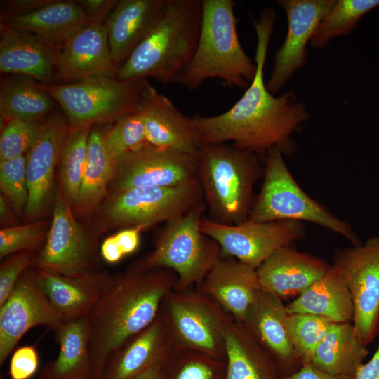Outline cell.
<instances>
[{
  "instance_id": "1",
  "label": "cell",
  "mask_w": 379,
  "mask_h": 379,
  "mask_svg": "<svg viewBox=\"0 0 379 379\" xmlns=\"http://www.w3.org/2000/svg\"><path fill=\"white\" fill-rule=\"evenodd\" d=\"M277 18L275 11L264 8L258 20H253L257 36L254 60L256 74L239 100L227 111L215 116L191 117L199 145L232 142L234 147L255 153L265 161L273 147L284 156L297 151L292 139L310 114L295 92L287 91L276 97L266 86L264 69L270 38Z\"/></svg>"
},
{
  "instance_id": "2",
  "label": "cell",
  "mask_w": 379,
  "mask_h": 379,
  "mask_svg": "<svg viewBox=\"0 0 379 379\" xmlns=\"http://www.w3.org/2000/svg\"><path fill=\"white\" fill-rule=\"evenodd\" d=\"M176 281L170 269L145 268L137 262L111 277L87 317L95 379L101 378L107 360L117 350L154 321Z\"/></svg>"
},
{
  "instance_id": "3",
  "label": "cell",
  "mask_w": 379,
  "mask_h": 379,
  "mask_svg": "<svg viewBox=\"0 0 379 379\" xmlns=\"http://www.w3.org/2000/svg\"><path fill=\"white\" fill-rule=\"evenodd\" d=\"M201 13V0H168L160 19L119 67L117 78L176 84L196 50Z\"/></svg>"
},
{
  "instance_id": "4",
  "label": "cell",
  "mask_w": 379,
  "mask_h": 379,
  "mask_svg": "<svg viewBox=\"0 0 379 379\" xmlns=\"http://www.w3.org/2000/svg\"><path fill=\"white\" fill-rule=\"evenodd\" d=\"M201 1L197 46L176 84L194 91L208 79H218L229 87L246 90L256 74L257 65L239 41L234 2Z\"/></svg>"
},
{
  "instance_id": "5",
  "label": "cell",
  "mask_w": 379,
  "mask_h": 379,
  "mask_svg": "<svg viewBox=\"0 0 379 379\" xmlns=\"http://www.w3.org/2000/svg\"><path fill=\"white\" fill-rule=\"evenodd\" d=\"M198 180L208 219L234 225L249 219L253 189L263 175L258 156L227 143L202 145L197 153Z\"/></svg>"
},
{
  "instance_id": "6",
  "label": "cell",
  "mask_w": 379,
  "mask_h": 379,
  "mask_svg": "<svg viewBox=\"0 0 379 379\" xmlns=\"http://www.w3.org/2000/svg\"><path fill=\"white\" fill-rule=\"evenodd\" d=\"M206 211L203 200L166 222L154 249L137 263L145 268H167L177 276L175 291L199 288L222 254L220 246L201 230Z\"/></svg>"
},
{
  "instance_id": "7",
  "label": "cell",
  "mask_w": 379,
  "mask_h": 379,
  "mask_svg": "<svg viewBox=\"0 0 379 379\" xmlns=\"http://www.w3.org/2000/svg\"><path fill=\"white\" fill-rule=\"evenodd\" d=\"M277 147L265 159L263 181L249 217L253 222L296 220L310 222L339 234L353 246L361 241L352 227L311 198L295 180Z\"/></svg>"
},
{
  "instance_id": "8",
  "label": "cell",
  "mask_w": 379,
  "mask_h": 379,
  "mask_svg": "<svg viewBox=\"0 0 379 379\" xmlns=\"http://www.w3.org/2000/svg\"><path fill=\"white\" fill-rule=\"evenodd\" d=\"M148 82L97 77L71 84L37 83L60 105L69 127H74L111 124L123 115L137 112Z\"/></svg>"
},
{
  "instance_id": "9",
  "label": "cell",
  "mask_w": 379,
  "mask_h": 379,
  "mask_svg": "<svg viewBox=\"0 0 379 379\" xmlns=\"http://www.w3.org/2000/svg\"><path fill=\"white\" fill-rule=\"evenodd\" d=\"M159 314L175 350L199 351L226 360L225 335L234 319L199 289L171 291Z\"/></svg>"
},
{
  "instance_id": "10",
  "label": "cell",
  "mask_w": 379,
  "mask_h": 379,
  "mask_svg": "<svg viewBox=\"0 0 379 379\" xmlns=\"http://www.w3.org/2000/svg\"><path fill=\"white\" fill-rule=\"evenodd\" d=\"M203 200L199 180L174 187H136L109 194L102 204V225L108 229L140 227L166 222Z\"/></svg>"
},
{
  "instance_id": "11",
  "label": "cell",
  "mask_w": 379,
  "mask_h": 379,
  "mask_svg": "<svg viewBox=\"0 0 379 379\" xmlns=\"http://www.w3.org/2000/svg\"><path fill=\"white\" fill-rule=\"evenodd\" d=\"M333 259L352 296L355 335L367 346L379 335V237L337 248Z\"/></svg>"
},
{
  "instance_id": "12",
  "label": "cell",
  "mask_w": 379,
  "mask_h": 379,
  "mask_svg": "<svg viewBox=\"0 0 379 379\" xmlns=\"http://www.w3.org/2000/svg\"><path fill=\"white\" fill-rule=\"evenodd\" d=\"M197 180V154L146 143L114 161L108 192L136 187H174Z\"/></svg>"
},
{
  "instance_id": "13",
  "label": "cell",
  "mask_w": 379,
  "mask_h": 379,
  "mask_svg": "<svg viewBox=\"0 0 379 379\" xmlns=\"http://www.w3.org/2000/svg\"><path fill=\"white\" fill-rule=\"evenodd\" d=\"M201 231L220 246L222 254L255 267L277 250L302 239L306 230L302 222L276 220L222 225L204 218Z\"/></svg>"
},
{
  "instance_id": "14",
  "label": "cell",
  "mask_w": 379,
  "mask_h": 379,
  "mask_svg": "<svg viewBox=\"0 0 379 379\" xmlns=\"http://www.w3.org/2000/svg\"><path fill=\"white\" fill-rule=\"evenodd\" d=\"M95 247L76 220L62 191L56 192L53 218L35 267L67 277L94 272Z\"/></svg>"
},
{
  "instance_id": "15",
  "label": "cell",
  "mask_w": 379,
  "mask_h": 379,
  "mask_svg": "<svg viewBox=\"0 0 379 379\" xmlns=\"http://www.w3.org/2000/svg\"><path fill=\"white\" fill-rule=\"evenodd\" d=\"M66 321L40 286L35 267L26 270L0 306V365L30 328L43 326L54 331Z\"/></svg>"
},
{
  "instance_id": "16",
  "label": "cell",
  "mask_w": 379,
  "mask_h": 379,
  "mask_svg": "<svg viewBox=\"0 0 379 379\" xmlns=\"http://www.w3.org/2000/svg\"><path fill=\"white\" fill-rule=\"evenodd\" d=\"M338 0H279L284 11L288 30L284 42L275 52L273 68L266 82L268 91L277 93L307 62V45L310 43L323 18Z\"/></svg>"
},
{
  "instance_id": "17",
  "label": "cell",
  "mask_w": 379,
  "mask_h": 379,
  "mask_svg": "<svg viewBox=\"0 0 379 379\" xmlns=\"http://www.w3.org/2000/svg\"><path fill=\"white\" fill-rule=\"evenodd\" d=\"M69 129L66 116L53 110L44 119L36 142L26 154L29 198L25 216L28 220L41 216L51 202L55 170Z\"/></svg>"
},
{
  "instance_id": "18",
  "label": "cell",
  "mask_w": 379,
  "mask_h": 379,
  "mask_svg": "<svg viewBox=\"0 0 379 379\" xmlns=\"http://www.w3.org/2000/svg\"><path fill=\"white\" fill-rule=\"evenodd\" d=\"M105 24L92 22L59 50L53 84H71L97 77L117 78Z\"/></svg>"
},
{
  "instance_id": "19",
  "label": "cell",
  "mask_w": 379,
  "mask_h": 379,
  "mask_svg": "<svg viewBox=\"0 0 379 379\" xmlns=\"http://www.w3.org/2000/svg\"><path fill=\"white\" fill-rule=\"evenodd\" d=\"M137 113L144 125L149 144L190 154L200 147L191 118L184 115L149 82L146 85Z\"/></svg>"
},
{
  "instance_id": "20",
  "label": "cell",
  "mask_w": 379,
  "mask_h": 379,
  "mask_svg": "<svg viewBox=\"0 0 379 379\" xmlns=\"http://www.w3.org/2000/svg\"><path fill=\"white\" fill-rule=\"evenodd\" d=\"M197 288L239 322L262 291L256 267L223 254Z\"/></svg>"
},
{
  "instance_id": "21",
  "label": "cell",
  "mask_w": 379,
  "mask_h": 379,
  "mask_svg": "<svg viewBox=\"0 0 379 379\" xmlns=\"http://www.w3.org/2000/svg\"><path fill=\"white\" fill-rule=\"evenodd\" d=\"M324 260L301 252L293 245L270 255L257 274L261 290L280 299L299 295L331 268Z\"/></svg>"
},
{
  "instance_id": "22",
  "label": "cell",
  "mask_w": 379,
  "mask_h": 379,
  "mask_svg": "<svg viewBox=\"0 0 379 379\" xmlns=\"http://www.w3.org/2000/svg\"><path fill=\"white\" fill-rule=\"evenodd\" d=\"M175 350L168 327L158 314L149 326L109 357L100 379H133L167 362Z\"/></svg>"
},
{
  "instance_id": "23",
  "label": "cell",
  "mask_w": 379,
  "mask_h": 379,
  "mask_svg": "<svg viewBox=\"0 0 379 379\" xmlns=\"http://www.w3.org/2000/svg\"><path fill=\"white\" fill-rule=\"evenodd\" d=\"M288 316L281 299L261 291L241 322L274 358L284 377L302 366L288 336Z\"/></svg>"
},
{
  "instance_id": "24",
  "label": "cell",
  "mask_w": 379,
  "mask_h": 379,
  "mask_svg": "<svg viewBox=\"0 0 379 379\" xmlns=\"http://www.w3.org/2000/svg\"><path fill=\"white\" fill-rule=\"evenodd\" d=\"M56 48L35 35L13 29L0 22V71L53 84Z\"/></svg>"
},
{
  "instance_id": "25",
  "label": "cell",
  "mask_w": 379,
  "mask_h": 379,
  "mask_svg": "<svg viewBox=\"0 0 379 379\" xmlns=\"http://www.w3.org/2000/svg\"><path fill=\"white\" fill-rule=\"evenodd\" d=\"M168 0H119L105 25L112 59L119 67L148 35Z\"/></svg>"
},
{
  "instance_id": "26",
  "label": "cell",
  "mask_w": 379,
  "mask_h": 379,
  "mask_svg": "<svg viewBox=\"0 0 379 379\" xmlns=\"http://www.w3.org/2000/svg\"><path fill=\"white\" fill-rule=\"evenodd\" d=\"M35 272L49 301L67 321L88 317L112 277L106 272L97 271L77 277L36 267Z\"/></svg>"
},
{
  "instance_id": "27",
  "label": "cell",
  "mask_w": 379,
  "mask_h": 379,
  "mask_svg": "<svg viewBox=\"0 0 379 379\" xmlns=\"http://www.w3.org/2000/svg\"><path fill=\"white\" fill-rule=\"evenodd\" d=\"M0 22L58 48L92 22L76 0H52L36 11L20 15H0Z\"/></svg>"
},
{
  "instance_id": "28",
  "label": "cell",
  "mask_w": 379,
  "mask_h": 379,
  "mask_svg": "<svg viewBox=\"0 0 379 379\" xmlns=\"http://www.w3.org/2000/svg\"><path fill=\"white\" fill-rule=\"evenodd\" d=\"M288 314H310L335 324L352 323L354 305L340 270L332 265L329 271L286 305Z\"/></svg>"
},
{
  "instance_id": "29",
  "label": "cell",
  "mask_w": 379,
  "mask_h": 379,
  "mask_svg": "<svg viewBox=\"0 0 379 379\" xmlns=\"http://www.w3.org/2000/svg\"><path fill=\"white\" fill-rule=\"evenodd\" d=\"M225 379H284L276 361L241 322L225 335Z\"/></svg>"
},
{
  "instance_id": "30",
  "label": "cell",
  "mask_w": 379,
  "mask_h": 379,
  "mask_svg": "<svg viewBox=\"0 0 379 379\" xmlns=\"http://www.w3.org/2000/svg\"><path fill=\"white\" fill-rule=\"evenodd\" d=\"M53 332L59 345L58 354L43 367L39 379H95L88 318L66 321Z\"/></svg>"
},
{
  "instance_id": "31",
  "label": "cell",
  "mask_w": 379,
  "mask_h": 379,
  "mask_svg": "<svg viewBox=\"0 0 379 379\" xmlns=\"http://www.w3.org/2000/svg\"><path fill=\"white\" fill-rule=\"evenodd\" d=\"M368 354L352 323L334 324L314 351L310 364L331 374L354 376Z\"/></svg>"
},
{
  "instance_id": "32",
  "label": "cell",
  "mask_w": 379,
  "mask_h": 379,
  "mask_svg": "<svg viewBox=\"0 0 379 379\" xmlns=\"http://www.w3.org/2000/svg\"><path fill=\"white\" fill-rule=\"evenodd\" d=\"M107 126L93 125L90 131L87 159L80 192L74 206L79 214L87 215L102 202L108 192L114 161L105 144Z\"/></svg>"
},
{
  "instance_id": "33",
  "label": "cell",
  "mask_w": 379,
  "mask_h": 379,
  "mask_svg": "<svg viewBox=\"0 0 379 379\" xmlns=\"http://www.w3.org/2000/svg\"><path fill=\"white\" fill-rule=\"evenodd\" d=\"M53 108L54 99L35 80L24 77H1V121L43 120Z\"/></svg>"
},
{
  "instance_id": "34",
  "label": "cell",
  "mask_w": 379,
  "mask_h": 379,
  "mask_svg": "<svg viewBox=\"0 0 379 379\" xmlns=\"http://www.w3.org/2000/svg\"><path fill=\"white\" fill-rule=\"evenodd\" d=\"M91 124L69 127L60 156L62 191L72 208L78 199L85 171Z\"/></svg>"
},
{
  "instance_id": "35",
  "label": "cell",
  "mask_w": 379,
  "mask_h": 379,
  "mask_svg": "<svg viewBox=\"0 0 379 379\" xmlns=\"http://www.w3.org/2000/svg\"><path fill=\"white\" fill-rule=\"evenodd\" d=\"M378 6L379 0H338L319 23L311 39V46L321 50L333 39L349 34L366 13Z\"/></svg>"
},
{
  "instance_id": "36",
  "label": "cell",
  "mask_w": 379,
  "mask_h": 379,
  "mask_svg": "<svg viewBox=\"0 0 379 379\" xmlns=\"http://www.w3.org/2000/svg\"><path fill=\"white\" fill-rule=\"evenodd\" d=\"M226 360L191 350H175L168 360L164 379H225Z\"/></svg>"
},
{
  "instance_id": "37",
  "label": "cell",
  "mask_w": 379,
  "mask_h": 379,
  "mask_svg": "<svg viewBox=\"0 0 379 379\" xmlns=\"http://www.w3.org/2000/svg\"><path fill=\"white\" fill-rule=\"evenodd\" d=\"M334 324L314 314H288L286 319L288 336L302 365L310 364L315 350Z\"/></svg>"
},
{
  "instance_id": "38",
  "label": "cell",
  "mask_w": 379,
  "mask_h": 379,
  "mask_svg": "<svg viewBox=\"0 0 379 379\" xmlns=\"http://www.w3.org/2000/svg\"><path fill=\"white\" fill-rule=\"evenodd\" d=\"M146 143L144 125L137 112L123 115L107 126L105 131V147L113 161Z\"/></svg>"
},
{
  "instance_id": "39",
  "label": "cell",
  "mask_w": 379,
  "mask_h": 379,
  "mask_svg": "<svg viewBox=\"0 0 379 379\" xmlns=\"http://www.w3.org/2000/svg\"><path fill=\"white\" fill-rule=\"evenodd\" d=\"M44 120L1 121L0 161L27 154L40 133Z\"/></svg>"
},
{
  "instance_id": "40",
  "label": "cell",
  "mask_w": 379,
  "mask_h": 379,
  "mask_svg": "<svg viewBox=\"0 0 379 379\" xmlns=\"http://www.w3.org/2000/svg\"><path fill=\"white\" fill-rule=\"evenodd\" d=\"M27 156L0 161V189L17 215H25L29 194L26 177Z\"/></svg>"
},
{
  "instance_id": "41",
  "label": "cell",
  "mask_w": 379,
  "mask_h": 379,
  "mask_svg": "<svg viewBox=\"0 0 379 379\" xmlns=\"http://www.w3.org/2000/svg\"><path fill=\"white\" fill-rule=\"evenodd\" d=\"M46 227V221H40L2 227L0 230L1 259L18 252L41 248L48 233Z\"/></svg>"
},
{
  "instance_id": "42",
  "label": "cell",
  "mask_w": 379,
  "mask_h": 379,
  "mask_svg": "<svg viewBox=\"0 0 379 379\" xmlns=\"http://www.w3.org/2000/svg\"><path fill=\"white\" fill-rule=\"evenodd\" d=\"M34 251H23L8 256L0 265V306L7 300L22 274L34 267Z\"/></svg>"
},
{
  "instance_id": "43",
  "label": "cell",
  "mask_w": 379,
  "mask_h": 379,
  "mask_svg": "<svg viewBox=\"0 0 379 379\" xmlns=\"http://www.w3.org/2000/svg\"><path fill=\"white\" fill-rule=\"evenodd\" d=\"M142 230L140 227L126 228L107 237L100 246L103 260L114 264L134 253L139 247Z\"/></svg>"
},
{
  "instance_id": "44",
  "label": "cell",
  "mask_w": 379,
  "mask_h": 379,
  "mask_svg": "<svg viewBox=\"0 0 379 379\" xmlns=\"http://www.w3.org/2000/svg\"><path fill=\"white\" fill-rule=\"evenodd\" d=\"M39 364V355L34 347H20L15 350L10 361L11 378L29 379L37 371Z\"/></svg>"
},
{
  "instance_id": "45",
  "label": "cell",
  "mask_w": 379,
  "mask_h": 379,
  "mask_svg": "<svg viewBox=\"0 0 379 379\" xmlns=\"http://www.w3.org/2000/svg\"><path fill=\"white\" fill-rule=\"evenodd\" d=\"M119 0H76L92 22L105 24Z\"/></svg>"
},
{
  "instance_id": "46",
  "label": "cell",
  "mask_w": 379,
  "mask_h": 379,
  "mask_svg": "<svg viewBox=\"0 0 379 379\" xmlns=\"http://www.w3.org/2000/svg\"><path fill=\"white\" fill-rule=\"evenodd\" d=\"M52 0H4L1 1L0 15H20L32 13Z\"/></svg>"
},
{
  "instance_id": "47",
  "label": "cell",
  "mask_w": 379,
  "mask_h": 379,
  "mask_svg": "<svg viewBox=\"0 0 379 379\" xmlns=\"http://www.w3.org/2000/svg\"><path fill=\"white\" fill-rule=\"evenodd\" d=\"M284 379H355L354 376L331 374L318 370L311 364H304L295 373L286 375Z\"/></svg>"
},
{
  "instance_id": "48",
  "label": "cell",
  "mask_w": 379,
  "mask_h": 379,
  "mask_svg": "<svg viewBox=\"0 0 379 379\" xmlns=\"http://www.w3.org/2000/svg\"><path fill=\"white\" fill-rule=\"evenodd\" d=\"M355 379H379V343L371 359L357 369Z\"/></svg>"
},
{
  "instance_id": "49",
  "label": "cell",
  "mask_w": 379,
  "mask_h": 379,
  "mask_svg": "<svg viewBox=\"0 0 379 379\" xmlns=\"http://www.w3.org/2000/svg\"><path fill=\"white\" fill-rule=\"evenodd\" d=\"M13 210L2 194H0V221L4 227L17 225Z\"/></svg>"
},
{
  "instance_id": "50",
  "label": "cell",
  "mask_w": 379,
  "mask_h": 379,
  "mask_svg": "<svg viewBox=\"0 0 379 379\" xmlns=\"http://www.w3.org/2000/svg\"><path fill=\"white\" fill-rule=\"evenodd\" d=\"M166 363L158 364L133 379H164Z\"/></svg>"
},
{
  "instance_id": "51",
  "label": "cell",
  "mask_w": 379,
  "mask_h": 379,
  "mask_svg": "<svg viewBox=\"0 0 379 379\" xmlns=\"http://www.w3.org/2000/svg\"><path fill=\"white\" fill-rule=\"evenodd\" d=\"M0 379H4L3 377H2V375H1Z\"/></svg>"
}]
</instances>
